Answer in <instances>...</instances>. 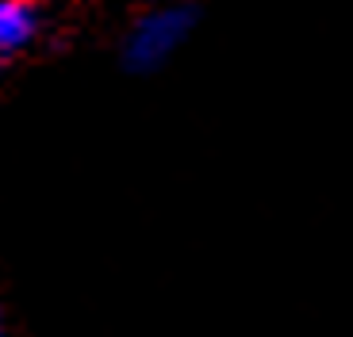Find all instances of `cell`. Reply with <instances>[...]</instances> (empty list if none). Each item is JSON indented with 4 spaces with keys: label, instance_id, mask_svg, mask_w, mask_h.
<instances>
[{
    "label": "cell",
    "instance_id": "obj_3",
    "mask_svg": "<svg viewBox=\"0 0 353 337\" xmlns=\"http://www.w3.org/2000/svg\"><path fill=\"white\" fill-rule=\"evenodd\" d=\"M158 4H176V0H158Z\"/></svg>",
    "mask_w": 353,
    "mask_h": 337
},
{
    "label": "cell",
    "instance_id": "obj_1",
    "mask_svg": "<svg viewBox=\"0 0 353 337\" xmlns=\"http://www.w3.org/2000/svg\"><path fill=\"white\" fill-rule=\"evenodd\" d=\"M196 23V12L192 8H181V4H169V8H158L150 16H142L139 23L131 27L123 46V62L131 69H158L169 54L188 39Z\"/></svg>",
    "mask_w": 353,
    "mask_h": 337
},
{
    "label": "cell",
    "instance_id": "obj_2",
    "mask_svg": "<svg viewBox=\"0 0 353 337\" xmlns=\"http://www.w3.org/2000/svg\"><path fill=\"white\" fill-rule=\"evenodd\" d=\"M35 35V8L31 0H0V58L16 54Z\"/></svg>",
    "mask_w": 353,
    "mask_h": 337
}]
</instances>
